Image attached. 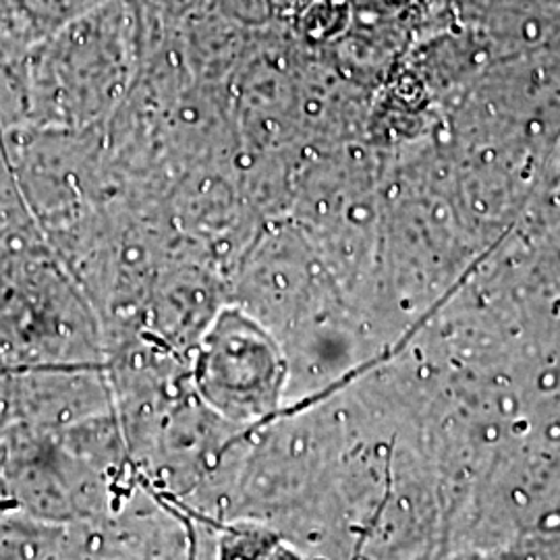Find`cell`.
Here are the masks:
<instances>
[{
    "label": "cell",
    "instance_id": "obj_1",
    "mask_svg": "<svg viewBox=\"0 0 560 560\" xmlns=\"http://www.w3.org/2000/svg\"><path fill=\"white\" fill-rule=\"evenodd\" d=\"M140 71L131 0L94 11L32 42L27 50V119L83 129L125 101Z\"/></svg>",
    "mask_w": 560,
    "mask_h": 560
},
{
    "label": "cell",
    "instance_id": "obj_2",
    "mask_svg": "<svg viewBox=\"0 0 560 560\" xmlns=\"http://www.w3.org/2000/svg\"><path fill=\"white\" fill-rule=\"evenodd\" d=\"M104 2L106 0H9L13 11L36 38L59 30L60 25L69 21L78 20Z\"/></svg>",
    "mask_w": 560,
    "mask_h": 560
},
{
    "label": "cell",
    "instance_id": "obj_3",
    "mask_svg": "<svg viewBox=\"0 0 560 560\" xmlns=\"http://www.w3.org/2000/svg\"><path fill=\"white\" fill-rule=\"evenodd\" d=\"M303 11L301 30L310 40H326L335 36L349 15L345 0H314Z\"/></svg>",
    "mask_w": 560,
    "mask_h": 560
},
{
    "label": "cell",
    "instance_id": "obj_4",
    "mask_svg": "<svg viewBox=\"0 0 560 560\" xmlns=\"http://www.w3.org/2000/svg\"><path fill=\"white\" fill-rule=\"evenodd\" d=\"M314 0H268L272 13H300Z\"/></svg>",
    "mask_w": 560,
    "mask_h": 560
}]
</instances>
